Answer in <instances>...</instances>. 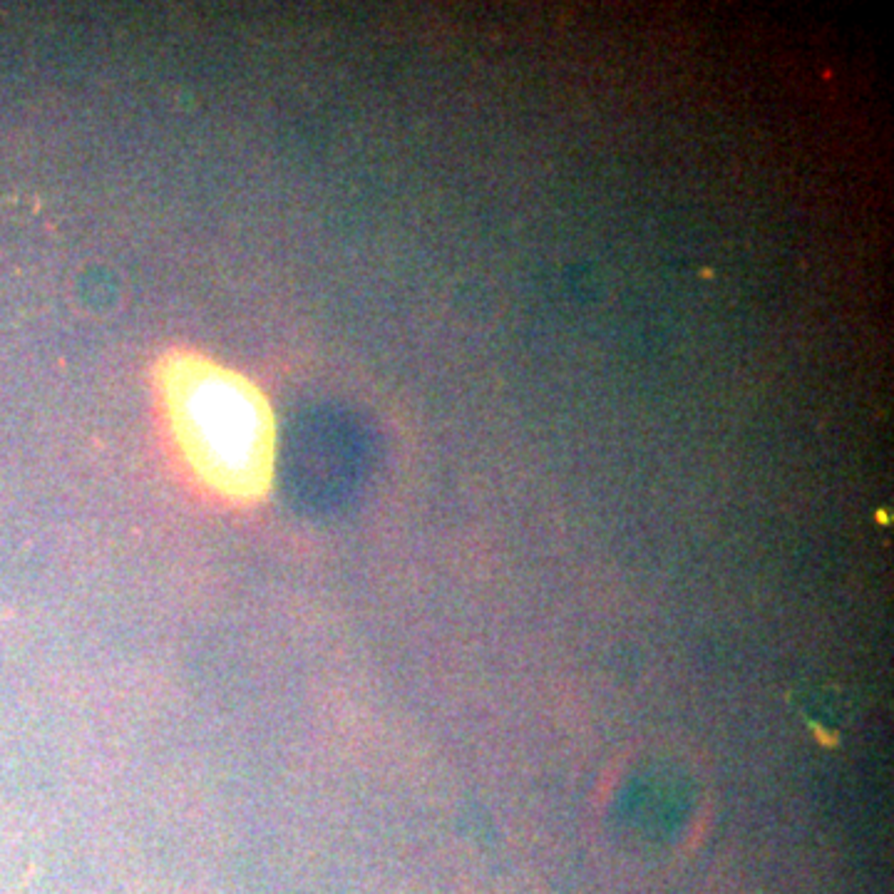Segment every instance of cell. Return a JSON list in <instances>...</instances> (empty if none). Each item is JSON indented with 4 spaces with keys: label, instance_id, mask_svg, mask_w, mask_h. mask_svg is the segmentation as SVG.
Segmentation results:
<instances>
[{
    "label": "cell",
    "instance_id": "cell-1",
    "mask_svg": "<svg viewBox=\"0 0 894 894\" xmlns=\"http://www.w3.org/2000/svg\"><path fill=\"white\" fill-rule=\"evenodd\" d=\"M174 405L192 457L223 487L246 492L266 467V425L246 385L211 368H184L174 380Z\"/></svg>",
    "mask_w": 894,
    "mask_h": 894
},
{
    "label": "cell",
    "instance_id": "cell-2",
    "mask_svg": "<svg viewBox=\"0 0 894 894\" xmlns=\"http://www.w3.org/2000/svg\"><path fill=\"white\" fill-rule=\"evenodd\" d=\"M840 706H842V698L835 691H805L800 711L810 726L825 731V738H832V733L840 731L842 726V711H835Z\"/></svg>",
    "mask_w": 894,
    "mask_h": 894
}]
</instances>
